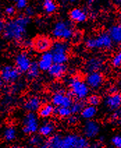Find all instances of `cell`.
I'll use <instances>...</instances> for the list:
<instances>
[{
	"label": "cell",
	"mask_w": 121,
	"mask_h": 148,
	"mask_svg": "<svg viewBox=\"0 0 121 148\" xmlns=\"http://www.w3.org/2000/svg\"><path fill=\"white\" fill-rule=\"evenodd\" d=\"M30 23L31 19L26 15H20L6 22V29L3 33L4 38L10 41H22L26 36Z\"/></svg>",
	"instance_id": "6da1fadb"
},
{
	"label": "cell",
	"mask_w": 121,
	"mask_h": 148,
	"mask_svg": "<svg viewBox=\"0 0 121 148\" xmlns=\"http://www.w3.org/2000/svg\"><path fill=\"white\" fill-rule=\"evenodd\" d=\"M47 140L50 148H90L88 139L75 133H70L64 136L54 134Z\"/></svg>",
	"instance_id": "7a4b0ae2"
},
{
	"label": "cell",
	"mask_w": 121,
	"mask_h": 148,
	"mask_svg": "<svg viewBox=\"0 0 121 148\" xmlns=\"http://www.w3.org/2000/svg\"><path fill=\"white\" fill-rule=\"evenodd\" d=\"M84 45L90 50H110L114 48V43L108 32H102L87 37L84 41Z\"/></svg>",
	"instance_id": "3957f363"
},
{
	"label": "cell",
	"mask_w": 121,
	"mask_h": 148,
	"mask_svg": "<svg viewBox=\"0 0 121 148\" xmlns=\"http://www.w3.org/2000/svg\"><path fill=\"white\" fill-rule=\"evenodd\" d=\"M76 31L73 23L68 20H58L54 23L52 35L56 40L68 41L73 40Z\"/></svg>",
	"instance_id": "277c9868"
},
{
	"label": "cell",
	"mask_w": 121,
	"mask_h": 148,
	"mask_svg": "<svg viewBox=\"0 0 121 148\" xmlns=\"http://www.w3.org/2000/svg\"><path fill=\"white\" fill-rule=\"evenodd\" d=\"M67 85L69 88V93L73 98L77 100L84 101L90 95V90L85 80L80 76H73L67 80Z\"/></svg>",
	"instance_id": "5b68a950"
},
{
	"label": "cell",
	"mask_w": 121,
	"mask_h": 148,
	"mask_svg": "<svg viewBox=\"0 0 121 148\" xmlns=\"http://www.w3.org/2000/svg\"><path fill=\"white\" fill-rule=\"evenodd\" d=\"M70 46L68 41L56 40L53 42L50 52L53 57L54 64H65L69 60Z\"/></svg>",
	"instance_id": "8992f818"
},
{
	"label": "cell",
	"mask_w": 121,
	"mask_h": 148,
	"mask_svg": "<svg viewBox=\"0 0 121 148\" xmlns=\"http://www.w3.org/2000/svg\"><path fill=\"white\" fill-rule=\"evenodd\" d=\"M40 124L38 115L35 112H28L22 119V132L26 135H33L38 132Z\"/></svg>",
	"instance_id": "52a82bcc"
},
{
	"label": "cell",
	"mask_w": 121,
	"mask_h": 148,
	"mask_svg": "<svg viewBox=\"0 0 121 148\" xmlns=\"http://www.w3.org/2000/svg\"><path fill=\"white\" fill-rule=\"evenodd\" d=\"M51 102L55 107L70 108L73 103V98L70 93H67L63 88L54 92L51 97Z\"/></svg>",
	"instance_id": "ba28073f"
},
{
	"label": "cell",
	"mask_w": 121,
	"mask_h": 148,
	"mask_svg": "<svg viewBox=\"0 0 121 148\" xmlns=\"http://www.w3.org/2000/svg\"><path fill=\"white\" fill-rule=\"evenodd\" d=\"M105 66V58L101 55H93L87 58L84 64V69L87 73L101 71Z\"/></svg>",
	"instance_id": "9c48e42d"
},
{
	"label": "cell",
	"mask_w": 121,
	"mask_h": 148,
	"mask_svg": "<svg viewBox=\"0 0 121 148\" xmlns=\"http://www.w3.org/2000/svg\"><path fill=\"white\" fill-rule=\"evenodd\" d=\"M53 42L50 36L46 35L38 36L31 41V47L38 53H44L48 52L52 46Z\"/></svg>",
	"instance_id": "30bf717a"
},
{
	"label": "cell",
	"mask_w": 121,
	"mask_h": 148,
	"mask_svg": "<svg viewBox=\"0 0 121 148\" xmlns=\"http://www.w3.org/2000/svg\"><path fill=\"white\" fill-rule=\"evenodd\" d=\"M85 81L90 90L97 91L105 84V76L101 71L91 72L86 74Z\"/></svg>",
	"instance_id": "8fae6325"
},
{
	"label": "cell",
	"mask_w": 121,
	"mask_h": 148,
	"mask_svg": "<svg viewBox=\"0 0 121 148\" xmlns=\"http://www.w3.org/2000/svg\"><path fill=\"white\" fill-rule=\"evenodd\" d=\"M100 129L101 126L100 123L96 120L91 119L86 121L82 126V132L83 136L89 140L96 138L100 134Z\"/></svg>",
	"instance_id": "7c38bea8"
},
{
	"label": "cell",
	"mask_w": 121,
	"mask_h": 148,
	"mask_svg": "<svg viewBox=\"0 0 121 148\" xmlns=\"http://www.w3.org/2000/svg\"><path fill=\"white\" fill-rule=\"evenodd\" d=\"M21 73L16 66L11 65H6L1 68L0 71V76L5 82L12 83L18 81L20 78Z\"/></svg>",
	"instance_id": "4fadbf2b"
},
{
	"label": "cell",
	"mask_w": 121,
	"mask_h": 148,
	"mask_svg": "<svg viewBox=\"0 0 121 148\" xmlns=\"http://www.w3.org/2000/svg\"><path fill=\"white\" fill-rule=\"evenodd\" d=\"M32 62L31 57L27 52H20L15 58V65L21 73H27Z\"/></svg>",
	"instance_id": "5bb4252c"
},
{
	"label": "cell",
	"mask_w": 121,
	"mask_h": 148,
	"mask_svg": "<svg viewBox=\"0 0 121 148\" xmlns=\"http://www.w3.org/2000/svg\"><path fill=\"white\" fill-rule=\"evenodd\" d=\"M104 105L109 111H115L121 107V93L112 92L107 95L104 99Z\"/></svg>",
	"instance_id": "9a60e30c"
},
{
	"label": "cell",
	"mask_w": 121,
	"mask_h": 148,
	"mask_svg": "<svg viewBox=\"0 0 121 148\" xmlns=\"http://www.w3.org/2000/svg\"><path fill=\"white\" fill-rule=\"evenodd\" d=\"M43 106L42 99L38 95H31L23 103V108L28 112H36L39 110Z\"/></svg>",
	"instance_id": "2e32d148"
},
{
	"label": "cell",
	"mask_w": 121,
	"mask_h": 148,
	"mask_svg": "<svg viewBox=\"0 0 121 148\" xmlns=\"http://www.w3.org/2000/svg\"><path fill=\"white\" fill-rule=\"evenodd\" d=\"M68 16L71 22L75 23H84L88 20V13L84 8L75 7L69 11Z\"/></svg>",
	"instance_id": "e0dca14e"
},
{
	"label": "cell",
	"mask_w": 121,
	"mask_h": 148,
	"mask_svg": "<svg viewBox=\"0 0 121 148\" xmlns=\"http://www.w3.org/2000/svg\"><path fill=\"white\" fill-rule=\"evenodd\" d=\"M56 128V124L52 120H47L40 124L38 132L43 137L49 138L54 134Z\"/></svg>",
	"instance_id": "ac0fdd59"
},
{
	"label": "cell",
	"mask_w": 121,
	"mask_h": 148,
	"mask_svg": "<svg viewBox=\"0 0 121 148\" xmlns=\"http://www.w3.org/2000/svg\"><path fill=\"white\" fill-rule=\"evenodd\" d=\"M37 63L39 66L40 71L48 72L54 64L53 57L51 52L48 51L42 53Z\"/></svg>",
	"instance_id": "d6986e66"
},
{
	"label": "cell",
	"mask_w": 121,
	"mask_h": 148,
	"mask_svg": "<svg viewBox=\"0 0 121 148\" xmlns=\"http://www.w3.org/2000/svg\"><path fill=\"white\" fill-rule=\"evenodd\" d=\"M68 68L65 64H59L54 63L51 68L48 71V75L53 79H60L63 78L66 73Z\"/></svg>",
	"instance_id": "ffe728a7"
},
{
	"label": "cell",
	"mask_w": 121,
	"mask_h": 148,
	"mask_svg": "<svg viewBox=\"0 0 121 148\" xmlns=\"http://www.w3.org/2000/svg\"><path fill=\"white\" fill-rule=\"evenodd\" d=\"M108 33L114 44L121 43V23L111 25L109 28Z\"/></svg>",
	"instance_id": "44dd1931"
},
{
	"label": "cell",
	"mask_w": 121,
	"mask_h": 148,
	"mask_svg": "<svg viewBox=\"0 0 121 148\" xmlns=\"http://www.w3.org/2000/svg\"><path fill=\"white\" fill-rule=\"evenodd\" d=\"M54 107L52 103L43 104L38 111V116L42 119H49L54 114L56 109Z\"/></svg>",
	"instance_id": "7402d4cb"
},
{
	"label": "cell",
	"mask_w": 121,
	"mask_h": 148,
	"mask_svg": "<svg viewBox=\"0 0 121 148\" xmlns=\"http://www.w3.org/2000/svg\"><path fill=\"white\" fill-rule=\"evenodd\" d=\"M58 4L56 0H43L42 8L43 11L48 16L54 14L58 10Z\"/></svg>",
	"instance_id": "603a6c76"
},
{
	"label": "cell",
	"mask_w": 121,
	"mask_h": 148,
	"mask_svg": "<svg viewBox=\"0 0 121 148\" xmlns=\"http://www.w3.org/2000/svg\"><path fill=\"white\" fill-rule=\"evenodd\" d=\"M97 114V107L93 106H86L80 113V116L84 120H91L95 117Z\"/></svg>",
	"instance_id": "cb8c5ba5"
},
{
	"label": "cell",
	"mask_w": 121,
	"mask_h": 148,
	"mask_svg": "<svg viewBox=\"0 0 121 148\" xmlns=\"http://www.w3.org/2000/svg\"><path fill=\"white\" fill-rule=\"evenodd\" d=\"M40 70L37 62H33L31 66L29 69L28 71L27 72V78L30 81L36 80L39 77Z\"/></svg>",
	"instance_id": "d4e9b609"
},
{
	"label": "cell",
	"mask_w": 121,
	"mask_h": 148,
	"mask_svg": "<svg viewBox=\"0 0 121 148\" xmlns=\"http://www.w3.org/2000/svg\"><path fill=\"white\" fill-rule=\"evenodd\" d=\"M17 129L16 127L13 126H8L5 129L3 137L4 139L7 142H13L17 138Z\"/></svg>",
	"instance_id": "484cf974"
},
{
	"label": "cell",
	"mask_w": 121,
	"mask_h": 148,
	"mask_svg": "<svg viewBox=\"0 0 121 148\" xmlns=\"http://www.w3.org/2000/svg\"><path fill=\"white\" fill-rule=\"evenodd\" d=\"M54 114L56 116H58L60 118L67 119L70 116L73 115L70 108L66 107H58L55 109Z\"/></svg>",
	"instance_id": "4316f807"
},
{
	"label": "cell",
	"mask_w": 121,
	"mask_h": 148,
	"mask_svg": "<svg viewBox=\"0 0 121 148\" xmlns=\"http://www.w3.org/2000/svg\"><path fill=\"white\" fill-rule=\"evenodd\" d=\"M110 64L111 66L114 69H121V50H118L114 54L111 58Z\"/></svg>",
	"instance_id": "83f0119b"
},
{
	"label": "cell",
	"mask_w": 121,
	"mask_h": 148,
	"mask_svg": "<svg viewBox=\"0 0 121 148\" xmlns=\"http://www.w3.org/2000/svg\"><path fill=\"white\" fill-rule=\"evenodd\" d=\"M43 142H44V140L43 138V136H40V134L31 135L28 140V143L31 147H39Z\"/></svg>",
	"instance_id": "f1b7e54d"
},
{
	"label": "cell",
	"mask_w": 121,
	"mask_h": 148,
	"mask_svg": "<svg viewBox=\"0 0 121 148\" xmlns=\"http://www.w3.org/2000/svg\"><path fill=\"white\" fill-rule=\"evenodd\" d=\"M86 106L85 103L84 101L81 100H77L73 102V105L70 107L71 109L72 113L73 115H77V114H80L84 108Z\"/></svg>",
	"instance_id": "f546056e"
},
{
	"label": "cell",
	"mask_w": 121,
	"mask_h": 148,
	"mask_svg": "<svg viewBox=\"0 0 121 148\" xmlns=\"http://www.w3.org/2000/svg\"><path fill=\"white\" fill-rule=\"evenodd\" d=\"M86 101L88 105L97 107L101 103L102 99H101V97L99 95H96V94H93V95H90L88 96Z\"/></svg>",
	"instance_id": "4dcf8cb0"
},
{
	"label": "cell",
	"mask_w": 121,
	"mask_h": 148,
	"mask_svg": "<svg viewBox=\"0 0 121 148\" xmlns=\"http://www.w3.org/2000/svg\"><path fill=\"white\" fill-rule=\"evenodd\" d=\"M111 121L114 124L121 125V107L118 110L114 111L111 117Z\"/></svg>",
	"instance_id": "1f68e13d"
},
{
	"label": "cell",
	"mask_w": 121,
	"mask_h": 148,
	"mask_svg": "<svg viewBox=\"0 0 121 148\" xmlns=\"http://www.w3.org/2000/svg\"><path fill=\"white\" fill-rule=\"evenodd\" d=\"M15 6L19 11L25 10L28 7V0H13Z\"/></svg>",
	"instance_id": "d6a6232c"
},
{
	"label": "cell",
	"mask_w": 121,
	"mask_h": 148,
	"mask_svg": "<svg viewBox=\"0 0 121 148\" xmlns=\"http://www.w3.org/2000/svg\"><path fill=\"white\" fill-rule=\"evenodd\" d=\"M111 143L114 147L121 148V136H114L111 138Z\"/></svg>",
	"instance_id": "836d02e7"
},
{
	"label": "cell",
	"mask_w": 121,
	"mask_h": 148,
	"mask_svg": "<svg viewBox=\"0 0 121 148\" xmlns=\"http://www.w3.org/2000/svg\"><path fill=\"white\" fill-rule=\"evenodd\" d=\"M16 6H8L7 7L5 8V13H6V16L11 17L16 15Z\"/></svg>",
	"instance_id": "e575fe53"
},
{
	"label": "cell",
	"mask_w": 121,
	"mask_h": 148,
	"mask_svg": "<svg viewBox=\"0 0 121 148\" xmlns=\"http://www.w3.org/2000/svg\"><path fill=\"white\" fill-rule=\"evenodd\" d=\"M78 122V117L76 115H72L71 116L67 118V123L69 126H75Z\"/></svg>",
	"instance_id": "d590c367"
},
{
	"label": "cell",
	"mask_w": 121,
	"mask_h": 148,
	"mask_svg": "<svg viewBox=\"0 0 121 148\" xmlns=\"http://www.w3.org/2000/svg\"><path fill=\"white\" fill-rule=\"evenodd\" d=\"M24 11H25L24 15H26L27 16L29 17V18H31V16H34L35 12H36V11H35L34 8L32 7V6H29L28 7L24 10Z\"/></svg>",
	"instance_id": "8d00e7d4"
},
{
	"label": "cell",
	"mask_w": 121,
	"mask_h": 148,
	"mask_svg": "<svg viewBox=\"0 0 121 148\" xmlns=\"http://www.w3.org/2000/svg\"><path fill=\"white\" fill-rule=\"evenodd\" d=\"M6 22L4 21V18L0 17V34H3L4 32L5 29H6Z\"/></svg>",
	"instance_id": "74e56055"
},
{
	"label": "cell",
	"mask_w": 121,
	"mask_h": 148,
	"mask_svg": "<svg viewBox=\"0 0 121 148\" xmlns=\"http://www.w3.org/2000/svg\"><path fill=\"white\" fill-rule=\"evenodd\" d=\"M81 38H82V34L78 32H76L75 36H74L73 40L76 43V42H79L81 40Z\"/></svg>",
	"instance_id": "f35d334b"
},
{
	"label": "cell",
	"mask_w": 121,
	"mask_h": 148,
	"mask_svg": "<svg viewBox=\"0 0 121 148\" xmlns=\"http://www.w3.org/2000/svg\"><path fill=\"white\" fill-rule=\"evenodd\" d=\"M38 148H50V144H49L48 141L46 140V141H44V142L43 143L40 145L38 147Z\"/></svg>",
	"instance_id": "ab89813d"
},
{
	"label": "cell",
	"mask_w": 121,
	"mask_h": 148,
	"mask_svg": "<svg viewBox=\"0 0 121 148\" xmlns=\"http://www.w3.org/2000/svg\"><path fill=\"white\" fill-rule=\"evenodd\" d=\"M114 1H115V4H116L118 6L121 8V0H114Z\"/></svg>",
	"instance_id": "60d3db41"
},
{
	"label": "cell",
	"mask_w": 121,
	"mask_h": 148,
	"mask_svg": "<svg viewBox=\"0 0 121 148\" xmlns=\"http://www.w3.org/2000/svg\"><path fill=\"white\" fill-rule=\"evenodd\" d=\"M4 80H3L2 78H1V76H0V89L1 88V87H3V85H4Z\"/></svg>",
	"instance_id": "b9f144b4"
},
{
	"label": "cell",
	"mask_w": 121,
	"mask_h": 148,
	"mask_svg": "<svg viewBox=\"0 0 121 148\" xmlns=\"http://www.w3.org/2000/svg\"><path fill=\"white\" fill-rule=\"evenodd\" d=\"M8 148H23V147H22L21 146L17 145H11V146H10V147H8Z\"/></svg>",
	"instance_id": "7bdbcfd3"
},
{
	"label": "cell",
	"mask_w": 121,
	"mask_h": 148,
	"mask_svg": "<svg viewBox=\"0 0 121 148\" xmlns=\"http://www.w3.org/2000/svg\"><path fill=\"white\" fill-rule=\"evenodd\" d=\"M86 1H88V4H92V3H93L95 0H86Z\"/></svg>",
	"instance_id": "ee69618b"
},
{
	"label": "cell",
	"mask_w": 121,
	"mask_h": 148,
	"mask_svg": "<svg viewBox=\"0 0 121 148\" xmlns=\"http://www.w3.org/2000/svg\"><path fill=\"white\" fill-rule=\"evenodd\" d=\"M67 1H68V2H70V3H74V2H75L77 0H67Z\"/></svg>",
	"instance_id": "f6af8a7d"
},
{
	"label": "cell",
	"mask_w": 121,
	"mask_h": 148,
	"mask_svg": "<svg viewBox=\"0 0 121 148\" xmlns=\"http://www.w3.org/2000/svg\"><path fill=\"white\" fill-rule=\"evenodd\" d=\"M120 22H121V14L120 15Z\"/></svg>",
	"instance_id": "bcb514c9"
},
{
	"label": "cell",
	"mask_w": 121,
	"mask_h": 148,
	"mask_svg": "<svg viewBox=\"0 0 121 148\" xmlns=\"http://www.w3.org/2000/svg\"><path fill=\"white\" fill-rule=\"evenodd\" d=\"M27 148H33V147H31V146H30V147H29Z\"/></svg>",
	"instance_id": "7dc6e473"
},
{
	"label": "cell",
	"mask_w": 121,
	"mask_h": 148,
	"mask_svg": "<svg viewBox=\"0 0 121 148\" xmlns=\"http://www.w3.org/2000/svg\"><path fill=\"white\" fill-rule=\"evenodd\" d=\"M120 78H121V73H120Z\"/></svg>",
	"instance_id": "c3c4849f"
},
{
	"label": "cell",
	"mask_w": 121,
	"mask_h": 148,
	"mask_svg": "<svg viewBox=\"0 0 121 148\" xmlns=\"http://www.w3.org/2000/svg\"><path fill=\"white\" fill-rule=\"evenodd\" d=\"M109 148H111V147H109Z\"/></svg>",
	"instance_id": "681fc988"
},
{
	"label": "cell",
	"mask_w": 121,
	"mask_h": 148,
	"mask_svg": "<svg viewBox=\"0 0 121 148\" xmlns=\"http://www.w3.org/2000/svg\"><path fill=\"white\" fill-rule=\"evenodd\" d=\"M120 45H121V43H120Z\"/></svg>",
	"instance_id": "f907efd6"
}]
</instances>
